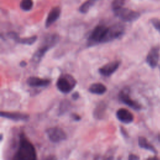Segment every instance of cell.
<instances>
[{
  "label": "cell",
  "instance_id": "6da1fadb",
  "mask_svg": "<svg viewBox=\"0 0 160 160\" xmlns=\"http://www.w3.org/2000/svg\"><path fill=\"white\" fill-rule=\"evenodd\" d=\"M37 159L35 148L23 133L19 137V146L13 157L16 160H34Z\"/></svg>",
  "mask_w": 160,
  "mask_h": 160
},
{
  "label": "cell",
  "instance_id": "7a4b0ae2",
  "mask_svg": "<svg viewBox=\"0 0 160 160\" xmlns=\"http://www.w3.org/2000/svg\"><path fill=\"white\" fill-rule=\"evenodd\" d=\"M59 41V36L57 34H51L45 37L42 44L34 53L32 57V61L38 64L41 62L46 53L54 46H55Z\"/></svg>",
  "mask_w": 160,
  "mask_h": 160
},
{
  "label": "cell",
  "instance_id": "3957f363",
  "mask_svg": "<svg viewBox=\"0 0 160 160\" xmlns=\"http://www.w3.org/2000/svg\"><path fill=\"white\" fill-rule=\"evenodd\" d=\"M109 27L104 25H98L91 32L88 39V46H95L101 43H105Z\"/></svg>",
  "mask_w": 160,
  "mask_h": 160
},
{
  "label": "cell",
  "instance_id": "277c9868",
  "mask_svg": "<svg viewBox=\"0 0 160 160\" xmlns=\"http://www.w3.org/2000/svg\"><path fill=\"white\" fill-rule=\"evenodd\" d=\"M76 79L69 74L61 75L56 81V87L58 89L64 94L71 92L76 86Z\"/></svg>",
  "mask_w": 160,
  "mask_h": 160
},
{
  "label": "cell",
  "instance_id": "5b68a950",
  "mask_svg": "<svg viewBox=\"0 0 160 160\" xmlns=\"http://www.w3.org/2000/svg\"><path fill=\"white\" fill-rule=\"evenodd\" d=\"M113 11L117 17L125 22H133L140 16V14L138 12L126 8L121 7L113 9Z\"/></svg>",
  "mask_w": 160,
  "mask_h": 160
},
{
  "label": "cell",
  "instance_id": "8992f818",
  "mask_svg": "<svg viewBox=\"0 0 160 160\" xmlns=\"http://www.w3.org/2000/svg\"><path fill=\"white\" fill-rule=\"evenodd\" d=\"M48 139L54 143H58L67 139L66 133L59 127H52L46 130Z\"/></svg>",
  "mask_w": 160,
  "mask_h": 160
},
{
  "label": "cell",
  "instance_id": "52a82bcc",
  "mask_svg": "<svg viewBox=\"0 0 160 160\" xmlns=\"http://www.w3.org/2000/svg\"><path fill=\"white\" fill-rule=\"evenodd\" d=\"M124 33V27L122 24L118 23L109 27L106 38L105 43L119 38Z\"/></svg>",
  "mask_w": 160,
  "mask_h": 160
},
{
  "label": "cell",
  "instance_id": "ba28073f",
  "mask_svg": "<svg viewBox=\"0 0 160 160\" xmlns=\"http://www.w3.org/2000/svg\"><path fill=\"white\" fill-rule=\"evenodd\" d=\"M119 99L124 104L127 105L128 106L130 107L131 108L136 110L139 111L141 109V106L139 103L137 101L133 100L129 95L128 91L126 89L121 90L118 95Z\"/></svg>",
  "mask_w": 160,
  "mask_h": 160
},
{
  "label": "cell",
  "instance_id": "9c48e42d",
  "mask_svg": "<svg viewBox=\"0 0 160 160\" xmlns=\"http://www.w3.org/2000/svg\"><path fill=\"white\" fill-rule=\"evenodd\" d=\"M160 48L158 46L152 47L148 52L146 58V62L151 68H155L159 62Z\"/></svg>",
  "mask_w": 160,
  "mask_h": 160
},
{
  "label": "cell",
  "instance_id": "30bf717a",
  "mask_svg": "<svg viewBox=\"0 0 160 160\" xmlns=\"http://www.w3.org/2000/svg\"><path fill=\"white\" fill-rule=\"evenodd\" d=\"M121 62L119 61H113L109 62L99 68L98 72L103 76L108 77L115 72L120 66Z\"/></svg>",
  "mask_w": 160,
  "mask_h": 160
},
{
  "label": "cell",
  "instance_id": "8fae6325",
  "mask_svg": "<svg viewBox=\"0 0 160 160\" xmlns=\"http://www.w3.org/2000/svg\"><path fill=\"white\" fill-rule=\"evenodd\" d=\"M0 116L2 118L9 119L14 121H27L29 119V114L21 112L1 111Z\"/></svg>",
  "mask_w": 160,
  "mask_h": 160
},
{
  "label": "cell",
  "instance_id": "7c38bea8",
  "mask_svg": "<svg viewBox=\"0 0 160 160\" xmlns=\"http://www.w3.org/2000/svg\"><path fill=\"white\" fill-rule=\"evenodd\" d=\"M6 35L9 38L12 39L16 42L26 45L33 44L38 39V36L36 35L27 38H20L18 34L15 32H9L7 33Z\"/></svg>",
  "mask_w": 160,
  "mask_h": 160
},
{
  "label": "cell",
  "instance_id": "4fadbf2b",
  "mask_svg": "<svg viewBox=\"0 0 160 160\" xmlns=\"http://www.w3.org/2000/svg\"><path fill=\"white\" fill-rule=\"evenodd\" d=\"M116 116L118 119L124 124L131 123L134 120L133 114L125 108L119 109L116 111Z\"/></svg>",
  "mask_w": 160,
  "mask_h": 160
},
{
  "label": "cell",
  "instance_id": "5bb4252c",
  "mask_svg": "<svg viewBox=\"0 0 160 160\" xmlns=\"http://www.w3.org/2000/svg\"><path fill=\"white\" fill-rule=\"evenodd\" d=\"M26 83L31 87L40 88L48 86L51 83V81L48 79L41 78L36 76H30L27 79Z\"/></svg>",
  "mask_w": 160,
  "mask_h": 160
},
{
  "label": "cell",
  "instance_id": "9a60e30c",
  "mask_svg": "<svg viewBox=\"0 0 160 160\" xmlns=\"http://www.w3.org/2000/svg\"><path fill=\"white\" fill-rule=\"evenodd\" d=\"M61 14V9L59 7H54L49 11L46 21H45V27L48 28L50 27L54 22H55L59 18Z\"/></svg>",
  "mask_w": 160,
  "mask_h": 160
},
{
  "label": "cell",
  "instance_id": "2e32d148",
  "mask_svg": "<svg viewBox=\"0 0 160 160\" xmlns=\"http://www.w3.org/2000/svg\"><path fill=\"white\" fill-rule=\"evenodd\" d=\"M107 91V88L104 84L101 82H96L92 84L88 88V91L92 94L102 95Z\"/></svg>",
  "mask_w": 160,
  "mask_h": 160
},
{
  "label": "cell",
  "instance_id": "e0dca14e",
  "mask_svg": "<svg viewBox=\"0 0 160 160\" xmlns=\"http://www.w3.org/2000/svg\"><path fill=\"white\" fill-rule=\"evenodd\" d=\"M138 145L142 148L148 151H150L153 153L157 154V151L156 148L147 140V139L143 136H140L138 138Z\"/></svg>",
  "mask_w": 160,
  "mask_h": 160
},
{
  "label": "cell",
  "instance_id": "ac0fdd59",
  "mask_svg": "<svg viewBox=\"0 0 160 160\" xmlns=\"http://www.w3.org/2000/svg\"><path fill=\"white\" fill-rule=\"evenodd\" d=\"M106 109V105L103 102H99L96 107L94 108L93 111V116L96 119H101L103 118L105 114V111Z\"/></svg>",
  "mask_w": 160,
  "mask_h": 160
},
{
  "label": "cell",
  "instance_id": "d6986e66",
  "mask_svg": "<svg viewBox=\"0 0 160 160\" xmlns=\"http://www.w3.org/2000/svg\"><path fill=\"white\" fill-rule=\"evenodd\" d=\"M96 0H87L84 2L79 7V11L82 14L87 13L89 9L95 4Z\"/></svg>",
  "mask_w": 160,
  "mask_h": 160
},
{
  "label": "cell",
  "instance_id": "ffe728a7",
  "mask_svg": "<svg viewBox=\"0 0 160 160\" xmlns=\"http://www.w3.org/2000/svg\"><path fill=\"white\" fill-rule=\"evenodd\" d=\"M19 6L21 9L25 11H30L33 6L32 0H21Z\"/></svg>",
  "mask_w": 160,
  "mask_h": 160
},
{
  "label": "cell",
  "instance_id": "44dd1931",
  "mask_svg": "<svg viewBox=\"0 0 160 160\" xmlns=\"http://www.w3.org/2000/svg\"><path fill=\"white\" fill-rule=\"evenodd\" d=\"M69 102L64 100L62 101L61 103H60V106H59V115H62L63 114H64L65 112H66L68 111V109L69 108Z\"/></svg>",
  "mask_w": 160,
  "mask_h": 160
},
{
  "label": "cell",
  "instance_id": "7402d4cb",
  "mask_svg": "<svg viewBox=\"0 0 160 160\" xmlns=\"http://www.w3.org/2000/svg\"><path fill=\"white\" fill-rule=\"evenodd\" d=\"M151 22L154 28L160 33V19L158 18H152L151 19Z\"/></svg>",
  "mask_w": 160,
  "mask_h": 160
},
{
  "label": "cell",
  "instance_id": "603a6c76",
  "mask_svg": "<svg viewBox=\"0 0 160 160\" xmlns=\"http://www.w3.org/2000/svg\"><path fill=\"white\" fill-rule=\"evenodd\" d=\"M125 0H114L112 4V9H116L122 6Z\"/></svg>",
  "mask_w": 160,
  "mask_h": 160
},
{
  "label": "cell",
  "instance_id": "cb8c5ba5",
  "mask_svg": "<svg viewBox=\"0 0 160 160\" xmlns=\"http://www.w3.org/2000/svg\"><path fill=\"white\" fill-rule=\"evenodd\" d=\"M71 118H72L73 120L76 121H80L81 119V116H80L79 114H76V113H72V114H71Z\"/></svg>",
  "mask_w": 160,
  "mask_h": 160
},
{
  "label": "cell",
  "instance_id": "d4e9b609",
  "mask_svg": "<svg viewBox=\"0 0 160 160\" xmlns=\"http://www.w3.org/2000/svg\"><path fill=\"white\" fill-rule=\"evenodd\" d=\"M120 129H121V134H122L123 136H124L125 138L128 137V132H126V129H125L123 127L121 126V127L120 128Z\"/></svg>",
  "mask_w": 160,
  "mask_h": 160
},
{
  "label": "cell",
  "instance_id": "484cf974",
  "mask_svg": "<svg viewBox=\"0 0 160 160\" xmlns=\"http://www.w3.org/2000/svg\"><path fill=\"white\" fill-rule=\"evenodd\" d=\"M128 159L129 160H136V159H139V157L136 154H129V157H128Z\"/></svg>",
  "mask_w": 160,
  "mask_h": 160
},
{
  "label": "cell",
  "instance_id": "4316f807",
  "mask_svg": "<svg viewBox=\"0 0 160 160\" xmlns=\"http://www.w3.org/2000/svg\"><path fill=\"white\" fill-rule=\"evenodd\" d=\"M79 94L78 92H74L72 94V98L74 100H77L78 99H79Z\"/></svg>",
  "mask_w": 160,
  "mask_h": 160
},
{
  "label": "cell",
  "instance_id": "83f0119b",
  "mask_svg": "<svg viewBox=\"0 0 160 160\" xmlns=\"http://www.w3.org/2000/svg\"><path fill=\"white\" fill-rule=\"evenodd\" d=\"M26 64H27V63H26V62H25L24 61H21L20 63H19V66H20L21 67H25V66H26Z\"/></svg>",
  "mask_w": 160,
  "mask_h": 160
},
{
  "label": "cell",
  "instance_id": "f1b7e54d",
  "mask_svg": "<svg viewBox=\"0 0 160 160\" xmlns=\"http://www.w3.org/2000/svg\"><path fill=\"white\" fill-rule=\"evenodd\" d=\"M158 140L159 142L160 143V134H159L158 136Z\"/></svg>",
  "mask_w": 160,
  "mask_h": 160
}]
</instances>
